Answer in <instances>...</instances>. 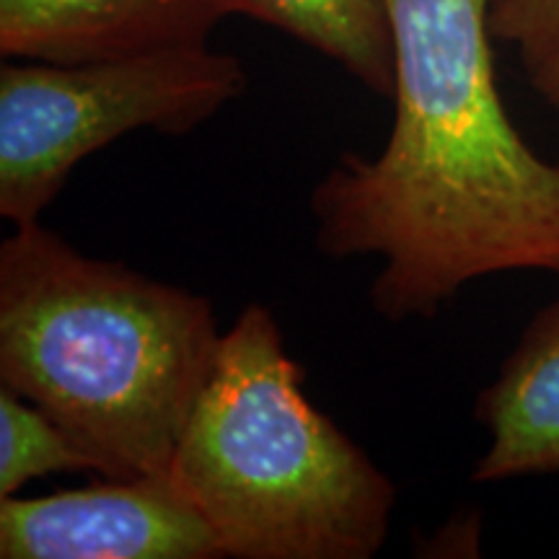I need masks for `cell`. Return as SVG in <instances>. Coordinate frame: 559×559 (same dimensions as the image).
I'll use <instances>...</instances> for the list:
<instances>
[{"label":"cell","instance_id":"cell-1","mask_svg":"<svg viewBox=\"0 0 559 559\" xmlns=\"http://www.w3.org/2000/svg\"><path fill=\"white\" fill-rule=\"evenodd\" d=\"M495 0H386L394 128L376 158L340 156L313 187L332 260L381 257L370 304L430 319L474 280L559 275V166L510 120L495 81Z\"/></svg>","mask_w":559,"mask_h":559},{"label":"cell","instance_id":"cell-2","mask_svg":"<svg viewBox=\"0 0 559 559\" xmlns=\"http://www.w3.org/2000/svg\"><path fill=\"white\" fill-rule=\"evenodd\" d=\"M0 247V386L55 419L104 479L171 477L218 355L207 298L81 254L39 221Z\"/></svg>","mask_w":559,"mask_h":559},{"label":"cell","instance_id":"cell-3","mask_svg":"<svg viewBox=\"0 0 559 559\" xmlns=\"http://www.w3.org/2000/svg\"><path fill=\"white\" fill-rule=\"evenodd\" d=\"M171 479L236 559H370L396 506L394 481L304 394L260 304L223 332Z\"/></svg>","mask_w":559,"mask_h":559},{"label":"cell","instance_id":"cell-4","mask_svg":"<svg viewBox=\"0 0 559 559\" xmlns=\"http://www.w3.org/2000/svg\"><path fill=\"white\" fill-rule=\"evenodd\" d=\"M247 88L228 52L174 47L128 58L0 68V215L39 221L70 171L135 130L187 135Z\"/></svg>","mask_w":559,"mask_h":559},{"label":"cell","instance_id":"cell-5","mask_svg":"<svg viewBox=\"0 0 559 559\" xmlns=\"http://www.w3.org/2000/svg\"><path fill=\"white\" fill-rule=\"evenodd\" d=\"M3 559H221L210 523L171 477L111 479L0 500Z\"/></svg>","mask_w":559,"mask_h":559},{"label":"cell","instance_id":"cell-6","mask_svg":"<svg viewBox=\"0 0 559 559\" xmlns=\"http://www.w3.org/2000/svg\"><path fill=\"white\" fill-rule=\"evenodd\" d=\"M223 0H0L3 58L94 62L207 45Z\"/></svg>","mask_w":559,"mask_h":559},{"label":"cell","instance_id":"cell-7","mask_svg":"<svg viewBox=\"0 0 559 559\" xmlns=\"http://www.w3.org/2000/svg\"><path fill=\"white\" fill-rule=\"evenodd\" d=\"M487 449L472 479L559 474V300L534 313L477 400Z\"/></svg>","mask_w":559,"mask_h":559},{"label":"cell","instance_id":"cell-8","mask_svg":"<svg viewBox=\"0 0 559 559\" xmlns=\"http://www.w3.org/2000/svg\"><path fill=\"white\" fill-rule=\"evenodd\" d=\"M332 58L376 96H394V37L386 0H223Z\"/></svg>","mask_w":559,"mask_h":559},{"label":"cell","instance_id":"cell-9","mask_svg":"<svg viewBox=\"0 0 559 559\" xmlns=\"http://www.w3.org/2000/svg\"><path fill=\"white\" fill-rule=\"evenodd\" d=\"M60 472H94V461L73 438L24 396L0 386V500L29 479Z\"/></svg>","mask_w":559,"mask_h":559},{"label":"cell","instance_id":"cell-10","mask_svg":"<svg viewBox=\"0 0 559 559\" xmlns=\"http://www.w3.org/2000/svg\"><path fill=\"white\" fill-rule=\"evenodd\" d=\"M489 32L519 47L521 58L551 50L559 45V0H495Z\"/></svg>","mask_w":559,"mask_h":559},{"label":"cell","instance_id":"cell-11","mask_svg":"<svg viewBox=\"0 0 559 559\" xmlns=\"http://www.w3.org/2000/svg\"><path fill=\"white\" fill-rule=\"evenodd\" d=\"M521 60L531 86L559 115V45L544 52L523 55Z\"/></svg>","mask_w":559,"mask_h":559}]
</instances>
